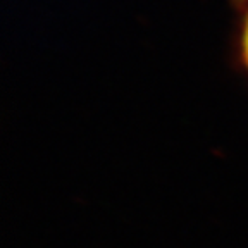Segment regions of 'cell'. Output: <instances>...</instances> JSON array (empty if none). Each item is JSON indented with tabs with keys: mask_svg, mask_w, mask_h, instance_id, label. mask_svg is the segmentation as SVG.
Returning <instances> with one entry per match:
<instances>
[{
	"mask_svg": "<svg viewBox=\"0 0 248 248\" xmlns=\"http://www.w3.org/2000/svg\"><path fill=\"white\" fill-rule=\"evenodd\" d=\"M241 48H243V59L248 66V16L243 26V36H241Z\"/></svg>",
	"mask_w": 248,
	"mask_h": 248,
	"instance_id": "cell-1",
	"label": "cell"
}]
</instances>
